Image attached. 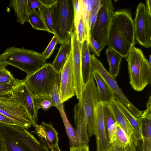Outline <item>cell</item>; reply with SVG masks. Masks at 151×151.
I'll return each instance as SVG.
<instances>
[{
	"mask_svg": "<svg viewBox=\"0 0 151 151\" xmlns=\"http://www.w3.org/2000/svg\"><path fill=\"white\" fill-rule=\"evenodd\" d=\"M0 59L7 65L13 66L24 72L26 76L34 73L47 63V60L41 53L14 46L7 48L0 55Z\"/></svg>",
	"mask_w": 151,
	"mask_h": 151,
	"instance_id": "obj_1",
	"label": "cell"
},
{
	"mask_svg": "<svg viewBox=\"0 0 151 151\" xmlns=\"http://www.w3.org/2000/svg\"><path fill=\"white\" fill-rule=\"evenodd\" d=\"M52 11L55 35L61 45L68 40L74 29L73 0H56Z\"/></svg>",
	"mask_w": 151,
	"mask_h": 151,
	"instance_id": "obj_2",
	"label": "cell"
},
{
	"mask_svg": "<svg viewBox=\"0 0 151 151\" xmlns=\"http://www.w3.org/2000/svg\"><path fill=\"white\" fill-rule=\"evenodd\" d=\"M127 61L129 81L132 88L140 92L151 83V64L142 50L134 46L129 52Z\"/></svg>",
	"mask_w": 151,
	"mask_h": 151,
	"instance_id": "obj_3",
	"label": "cell"
},
{
	"mask_svg": "<svg viewBox=\"0 0 151 151\" xmlns=\"http://www.w3.org/2000/svg\"><path fill=\"white\" fill-rule=\"evenodd\" d=\"M60 73L56 71L50 63H46L23 79L34 96L49 94L53 87L60 84Z\"/></svg>",
	"mask_w": 151,
	"mask_h": 151,
	"instance_id": "obj_4",
	"label": "cell"
},
{
	"mask_svg": "<svg viewBox=\"0 0 151 151\" xmlns=\"http://www.w3.org/2000/svg\"><path fill=\"white\" fill-rule=\"evenodd\" d=\"M101 4L90 36L99 44L101 51L107 45L114 8L110 0H101Z\"/></svg>",
	"mask_w": 151,
	"mask_h": 151,
	"instance_id": "obj_5",
	"label": "cell"
},
{
	"mask_svg": "<svg viewBox=\"0 0 151 151\" xmlns=\"http://www.w3.org/2000/svg\"><path fill=\"white\" fill-rule=\"evenodd\" d=\"M0 113L27 129L36 124L26 108L12 94L0 96Z\"/></svg>",
	"mask_w": 151,
	"mask_h": 151,
	"instance_id": "obj_6",
	"label": "cell"
},
{
	"mask_svg": "<svg viewBox=\"0 0 151 151\" xmlns=\"http://www.w3.org/2000/svg\"><path fill=\"white\" fill-rule=\"evenodd\" d=\"M0 131L8 135L25 151H50L27 129L21 126L0 122Z\"/></svg>",
	"mask_w": 151,
	"mask_h": 151,
	"instance_id": "obj_7",
	"label": "cell"
},
{
	"mask_svg": "<svg viewBox=\"0 0 151 151\" xmlns=\"http://www.w3.org/2000/svg\"><path fill=\"white\" fill-rule=\"evenodd\" d=\"M91 72L95 71L98 73L113 91L116 97L125 105L134 116L139 118L144 110H139L129 101L118 86L115 78L109 74L102 63L93 54L91 55Z\"/></svg>",
	"mask_w": 151,
	"mask_h": 151,
	"instance_id": "obj_8",
	"label": "cell"
},
{
	"mask_svg": "<svg viewBox=\"0 0 151 151\" xmlns=\"http://www.w3.org/2000/svg\"><path fill=\"white\" fill-rule=\"evenodd\" d=\"M135 40L142 46L151 47V15L145 4L140 2L137 6L134 20Z\"/></svg>",
	"mask_w": 151,
	"mask_h": 151,
	"instance_id": "obj_9",
	"label": "cell"
},
{
	"mask_svg": "<svg viewBox=\"0 0 151 151\" xmlns=\"http://www.w3.org/2000/svg\"><path fill=\"white\" fill-rule=\"evenodd\" d=\"M99 102L97 87L91 75L89 80L85 85L82 102L86 119L89 137L95 134L94 113Z\"/></svg>",
	"mask_w": 151,
	"mask_h": 151,
	"instance_id": "obj_10",
	"label": "cell"
},
{
	"mask_svg": "<svg viewBox=\"0 0 151 151\" xmlns=\"http://www.w3.org/2000/svg\"><path fill=\"white\" fill-rule=\"evenodd\" d=\"M112 24L132 46L135 44V27L131 13L127 9L114 12Z\"/></svg>",
	"mask_w": 151,
	"mask_h": 151,
	"instance_id": "obj_11",
	"label": "cell"
},
{
	"mask_svg": "<svg viewBox=\"0 0 151 151\" xmlns=\"http://www.w3.org/2000/svg\"><path fill=\"white\" fill-rule=\"evenodd\" d=\"M73 68L75 80L76 93L81 96L83 93L85 85L84 83L82 70L81 50L82 44L78 41L75 29L71 34Z\"/></svg>",
	"mask_w": 151,
	"mask_h": 151,
	"instance_id": "obj_12",
	"label": "cell"
},
{
	"mask_svg": "<svg viewBox=\"0 0 151 151\" xmlns=\"http://www.w3.org/2000/svg\"><path fill=\"white\" fill-rule=\"evenodd\" d=\"M59 91L60 99L62 103L76 96L71 52L60 73Z\"/></svg>",
	"mask_w": 151,
	"mask_h": 151,
	"instance_id": "obj_13",
	"label": "cell"
},
{
	"mask_svg": "<svg viewBox=\"0 0 151 151\" xmlns=\"http://www.w3.org/2000/svg\"><path fill=\"white\" fill-rule=\"evenodd\" d=\"M95 134L97 151H107L111 146L109 141L103 116V104L99 102L94 113Z\"/></svg>",
	"mask_w": 151,
	"mask_h": 151,
	"instance_id": "obj_14",
	"label": "cell"
},
{
	"mask_svg": "<svg viewBox=\"0 0 151 151\" xmlns=\"http://www.w3.org/2000/svg\"><path fill=\"white\" fill-rule=\"evenodd\" d=\"M74 118L76 135L78 145L88 144L90 139L86 119L82 104L80 101L74 106Z\"/></svg>",
	"mask_w": 151,
	"mask_h": 151,
	"instance_id": "obj_15",
	"label": "cell"
},
{
	"mask_svg": "<svg viewBox=\"0 0 151 151\" xmlns=\"http://www.w3.org/2000/svg\"><path fill=\"white\" fill-rule=\"evenodd\" d=\"M107 45L109 48L119 54L126 60L133 47L112 23L108 34Z\"/></svg>",
	"mask_w": 151,
	"mask_h": 151,
	"instance_id": "obj_16",
	"label": "cell"
},
{
	"mask_svg": "<svg viewBox=\"0 0 151 151\" xmlns=\"http://www.w3.org/2000/svg\"><path fill=\"white\" fill-rule=\"evenodd\" d=\"M12 94L16 97L26 108L34 122L37 124L38 111L35 106L34 96L24 80L15 88Z\"/></svg>",
	"mask_w": 151,
	"mask_h": 151,
	"instance_id": "obj_17",
	"label": "cell"
},
{
	"mask_svg": "<svg viewBox=\"0 0 151 151\" xmlns=\"http://www.w3.org/2000/svg\"><path fill=\"white\" fill-rule=\"evenodd\" d=\"M34 127L35 130L31 133L37 135L39 141L45 147L50 150L52 147L58 145V133L52 124L42 122Z\"/></svg>",
	"mask_w": 151,
	"mask_h": 151,
	"instance_id": "obj_18",
	"label": "cell"
},
{
	"mask_svg": "<svg viewBox=\"0 0 151 151\" xmlns=\"http://www.w3.org/2000/svg\"><path fill=\"white\" fill-rule=\"evenodd\" d=\"M118 125L124 131L129 140V145L134 150L138 140L134 135L129 123L114 99L109 104Z\"/></svg>",
	"mask_w": 151,
	"mask_h": 151,
	"instance_id": "obj_19",
	"label": "cell"
},
{
	"mask_svg": "<svg viewBox=\"0 0 151 151\" xmlns=\"http://www.w3.org/2000/svg\"><path fill=\"white\" fill-rule=\"evenodd\" d=\"M82 14L89 37L101 6V0H81Z\"/></svg>",
	"mask_w": 151,
	"mask_h": 151,
	"instance_id": "obj_20",
	"label": "cell"
},
{
	"mask_svg": "<svg viewBox=\"0 0 151 151\" xmlns=\"http://www.w3.org/2000/svg\"><path fill=\"white\" fill-rule=\"evenodd\" d=\"M91 75L97 85L99 102L109 104L116 97L113 91L98 73L93 71Z\"/></svg>",
	"mask_w": 151,
	"mask_h": 151,
	"instance_id": "obj_21",
	"label": "cell"
},
{
	"mask_svg": "<svg viewBox=\"0 0 151 151\" xmlns=\"http://www.w3.org/2000/svg\"><path fill=\"white\" fill-rule=\"evenodd\" d=\"M140 118L142 121V150L151 151V108L147 107Z\"/></svg>",
	"mask_w": 151,
	"mask_h": 151,
	"instance_id": "obj_22",
	"label": "cell"
},
{
	"mask_svg": "<svg viewBox=\"0 0 151 151\" xmlns=\"http://www.w3.org/2000/svg\"><path fill=\"white\" fill-rule=\"evenodd\" d=\"M114 99L119 106L133 130L134 134L138 140L143 139L142 121V119L134 116L125 105L116 97Z\"/></svg>",
	"mask_w": 151,
	"mask_h": 151,
	"instance_id": "obj_23",
	"label": "cell"
},
{
	"mask_svg": "<svg viewBox=\"0 0 151 151\" xmlns=\"http://www.w3.org/2000/svg\"><path fill=\"white\" fill-rule=\"evenodd\" d=\"M70 37L66 42L62 44L52 65L57 72L61 73L71 52Z\"/></svg>",
	"mask_w": 151,
	"mask_h": 151,
	"instance_id": "obj_24",
	"label": "cell"
},
{
	"mask_svg": "<svg viewBox=\"0 0 151 151\" xmlns=\"http://www.w3.org/2000/svg\"><path fill=\"white\" fill-rule=\"evenodd\" d=\"M90 51L87 40L82 44L81 50V67L84 83L89 80L91 76V68Z\"/></svg>",
	"mask_w": 151,
	"mask_h": 151,
	"instance_id": "obj_25",
	"label": "cell"
},
{
	"mask_svg": "<svg viewBox=\"0 0 151 151\" xmlns=\"http://www.w3.org/2000/svg\"><path fill=\"white\" fill-rule=\"evenodd\" d=\"M103 104L105 124L109 142L111 144L114 140L117 123L109 105Z\"/></svg>",
	"mask_w": 151,
	"mask_h": 151,
	"instance_id": "obj_26",
	"label": "cell"
},
{
	"mask_svg": "<svg viewBox=\"0 0 151 151\" xmlns=\"http://www.w3.org/2000/svg\"><path fill=\"white\" fill-rule=\"evenodd\" d=\"M27 1L12 0L10 1L9 4L14 11L17 22L22 25L28 22Z\"/></svg>",
	"mask_w": 151,
	"mask_h": 151,
	"instance_id": "obj_27",
	"label": "cell"
},
{
	"mask_svg": "<svg viewBox=\"0 0 151 151\" xmlns=\"http://www.w3.org/2000/svg\"><path fill=\"white\" fill-rule=\"evenodd\" d=\"M107 60L109 65V74L115 78L119 74L122 57L119 53L109 48L106 50Z\"/></svg>",
	"mask_w": 151,
	"mask_h": 151,
	"instance_id": "obj_28",
	"label": "cell"
},
{
	"mask_svg": "<svg viewBox=\"0 0 151 151\" xmlns=\"http://www.w3.org/2000/svg\"><path fill=\"white\" fill-rule=\"evenodd\" d=\"M74 29L79 42L82 44L87 40L88 43L89 37L82 10L80 13L75 16Z\"/></svg>",
	"mask_w": 151,
	"mask_h": 151,
	"instance_id": "obj_29",
	"label": "cell"
},
{
	"mask_svg": "<svg viewBox=\"0 0 151 151\" xmlns=\"http://www.w3.org/2000/svg\"><path fill=\"white\" fill-rule=\"evenodd\" d=\"M52 6H47L42 5L37 9L45 24L47 32L55 35L53 26Z\"/></svg>",
	"mask_w": 151,
	"mask_h": 151,
	"instance_id": "obj_30",
	"label": "cell"
},
{
	"mask_svg": "<svg viewBox=\"0 0 151 151\" xmlns=\"http://www.w3.org/2000/svg\"><path fill=\"white\" fill-rule=\"evenodd\" d=\"M129 144V140L125 133L117 123L114 140L111 145L123 150Z\"/></svg>",
	"mask_w": 151,
	"mask_h": 151,
	"instance_id": "obj_31",
	"label": "cell"
},
{
	"mask_svg": "<svg viewBox=\"0 0 151 151\" xmlns=\"http://www.w3.org/2000/svg\"><path fill=\"white\" fill-rule=\"evenodd\" d=\"M68 137L70 146H76L78 145L76 138L75 131L69 122L64 111L59 112Z\"/></svg>",
	"mask_w": 151,
	"mask_h": 151,
	"instance_id": "obj_32",
	"label": "cell"
},
{
	"mask_svg": "<svg viewBox=\"0 0 151 151\" xmlns=\"http://www.w3.org/2000/svg\"><path fill=\"white\" fill-rule=\"evenodd\" d=\"M28 22L34 29L47 31L42 18L36 9L33 10L28 14Z\"/></svg>",
	"mask_w": 151,
	"mask_h": 151,
	"instance_id": "obj_33",
	"label": "cell"
},
{
	"mask_svg": "<svg viewBox=\"0 0 151 151\" xmlns=\"http://www.w3.org/2000/svg\"><path fill=\"white\" fill-rule=\"evenodd\" d=\"M23 80L16 79L6 67L0 69V83L4 84L17 86Z\"/></svg>",
	"mask_w": 151,
	"mask_h": 151,
	"instance_id": "obj_34",
	"label": "cell"
},
{
	"mask_svg": "<svg viewBox=\"0 0 151 151\" xmlns=\"http://www.w3.org/2000/svg\"><path fill=\"white\" fill-rule=\"evenodd\" d=\"M34 101L36 109L38 112L40 109L47 110L52 106H54L49 94L45 96H34Z\"/></svg>",
	"mask_w": 151,
	"mask_h": 151,
	"instance_id": "obj_35",
	"label": "cell"
},
{
	"mask_svg": "<svg viewBox=\"0 0 151 151\" xmlns=\"http://www.w3.org/2000/svg\"><path fill=\"white\" fill-rule=\"evenodd\" d=\"M4 151H25L16 144L7 134L0 131Z\"/></svg>",
	"mask_w": 151,
	"mask_h": 151,
	"instance_id": "obj_36",
	"label": "cell"
},
{
	"mask_svg": "<svg viewBox=\"0 0 151 151\" xmlns=\"http://www.w3.org/2000/svg\"><path fill=\"white\" fill-rule=\"evenodd\" d=\"M49 94L51 97L54 106L58 109L59 112L64 111L63 103H61L60 99L59 85H55L50 91Z\"/></svg>",
	"mask_w": 151,
	"mask_h": 151,
	"instance_id": "obj_37",
	"label": "cell"
},
{
	"mask_svg": "<svg viewBox=\"0 0 151 151\" xmlns=\"http://www.w3.org/2000/svg\"><path fill=\"white\" fill-rule=\"evenodd\" d=\"M58 43V40L56 36L54 35L46 49L41 53L42 55L46 60H47L50 57Z\"/></svg>",
	"mask_w": 151,
	"mask_h": 151,
	"instance_id": "obj_38",
	"label": "cell"
},
{
	"mask_svg": "<svg viewBox=\"0 0 151 151\" xmlns=\"http://www.w3.org/2000/svg\"><path fill=\"white\" fill-rule=\"evenodd\" d=\"M88 46L90 51L94 55L98 57L100 56L101 50L100 45L91 36L89 37Z\"/></svg>",
	"mask_w": 151,
	"mask_h": 151,
	"instance_id": "obj_39",
	"label": "cell"
},
{
	"mask_svg": "<svg viewBox=\"0 0 151 151\" xmlns=\"http://www.w3.org/2000/svg\"><path fill=\"white\" fill-rule=\"evenodd\" d=\"M16 87L0 83V96L11 95Z\"/></svg>",
	"mask_w": 151,
	"mask_h": 151,
	"instance_id": "obj_40",
	"label": "cell"
},
{
	"mask_svg": "<svg viewBox=\"0 0 151 151\" xmlns=\"http://www.w3.org/2000/svg\"><path fill=\"white\" fill-rule=\"evenodd\" d=\"M42 5L40 0H28L27 12L28 14L33 10L38 9Z\"/></svg>",
	"mask_w": 151,
	"mask_h": 151,
	"instance_id": "obj_41",
	"label": "cell"
},
{
	"mask_svg": "<svg viewBox=\"0 0 151 151\" xmlns=\"http://www.w3.org/2000/svg\"><path fill=\"white\" fill-rule=\"evenodd\" d=\"M0 122L6 124L16 125L21 126L17 122L7 117L1 113H0Z\"/></svg>",
	"mask_w": 151,
	"mask_h": 151,
	"instance_id": "obj_42",
	"label": "cell"
},
{
	"mask_svg": "<svg viewBox=\"0 0 151 151\" xmlns=\"http://www.w3.org/2000/svg\"><path fill=\"white\" fill-rule=\"evenodd\" d=\"M70 151H90L87 144L81 145L76 146L70 147Z\"/></svg>",
	"mask_w": 151,
	"mask_h": 151,
	"instance_id": "obj_43",
	"label": "cell"
},
{
	"mask_svg": "<svg viewBox=\"0 0 151 151\" xmlns=\"http://www.w3.org/2000/svg\"><path fill=\"white\" fill-rule=\"evenodd\" d=\"M56 0H40L42 5L50 7L55 3Z\"/></svg>",
	"mask_w": 151,
	"mask_h": 151,
	"instance_id": "obj_44",
	"label": "cell"
},
{
	"mask_svg": "<svg viewBox=\"0 0 151 151\" xmlns=\"http://www.w3.org/2000/svg\"><path fill=\"white\" fill-rule=\"evenodd\" d=\"M146 6L149 14L151 15V0H146Z\"/></svg>",
	"mask_w": 151,
	"mask_h": 151,
	"instance_id": "obj_45",
	"label": "cell"
},
{
	"mask_svg": "<svg viewBox=\"0 0 151 151\" xmlns=\"http://www.w3.org/2000/svg\"><path fill=\"white\" fill-rule=\"evenodd\" d=\"M0 151H4L2 137L0 132Z\"/></svg>",
	"mask_w": 151,
	"mask_h": 151,
	"instance_id": "obj_46",
	"label": "cell"
},
{
	"mask_svg": "<svg viewBox=\"0 0 151 151\" xmlns=\"http://www.w3.org/2000/svg\"><path fill=\"white\" fill-rule=\"evenodd\" d=\"M50 150L51 151H61L58 147V145L52 147Z\"/></svg>",
	"mask_w": 151,
	"mask_h": 151,
	"instance_id": "obj_47",
	"label": "cell"
},
{
	"mask_svg": "<svg viewBox=\"0 0 151 151\" xmlns=\"http://www.w3.org/2000/svg\"><path fill=\"white\" fill-rule=\"evenodd\" d=\"M122 151H134L132 147L129 144L124 149H123Z\"/></svg>",
	"mask_w": 151,
	"mask_h": 151,
	"instance_id": "obj_48",
	"label": "cell"
},
{
	"mask_svg": "<svg viewBox=\"0 0 151 151\" xmlns=\"http://www.w3.org/2000/svg\"><path fill=\"white\" fill-rule=\"evenodd\" d=\"M122 149L118 148L115 146H113L112 151H122Z\"/></svg>",
	"mask_w": 151,
	"mask_h": 151,
	"instance_id": "obj_49",
	"label": "cell"
},
{
	"mask_svg": "<svg viewBox=\"0 0 151 151\" xmlns=\"http://www.w3.org/2000/svg\"><path fill=\"white\" fill-rule=\"evenodd\" d=\"M7 65L2 63L0 59V69H1L4 67H6Z\"/></svg>",
	"mask_w": 151,
	"mask_h": 151,
	"instance_id": "obj_50",
	"label": "cell"
},
{
	"mask_svg": "<svg viewBox=\"0 0 151 151\" xmlns=\"http://www.w3.org/2000/svg\"><path fill=\"white\" fill-rule=\"evenodd\" d=\"M113 148V146L111 145V146L110 147V148L107 151H112Z\"/></svg>",
	"mask_w": 151,
	"mask_h": 151,
	"instance_id": "obj_51",
	"label": "cell"
},
{
	"mask_svg": "<svg viewBox=\"0 0 151 151\" xmlns=\"http://www.w3.org/2000/svg\"><path fill=\"white\" fill-rule=\"evenodd\" d=\"M151 55L150 56L149 58V60H148L149 63L151 64Z\"/></svg>",
	"mask_w": 151,
	"mask_h": 151,
	"instance_id": "obj_52",
	"label": "cell"
}]
</instances>
